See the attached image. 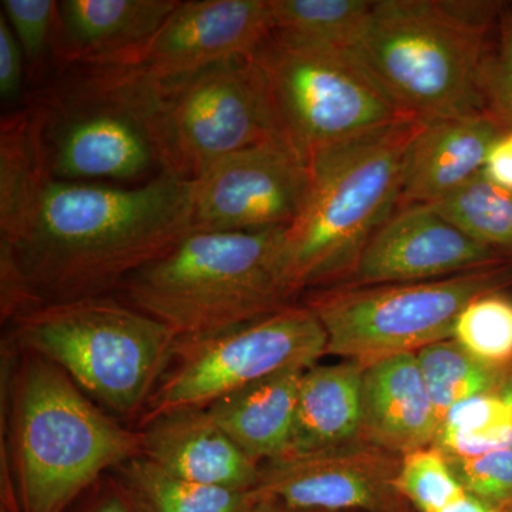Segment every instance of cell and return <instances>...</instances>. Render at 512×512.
Here are the masks:
<instances>
[{
	"label": "cell",
	"mask_w": 512,
	"mask_h": 512,
	"mask_svg": "<svg viewBox=\"0 0 512 512\" xmlns=\"http://www.w3.org/2000/svg\"><path fill=\"white\" fill-rule=\"evenodd\" d=\"M501 137L484 113L423 121L407 154L399 208L433 205L463 188Z\"/></svg>",
	"instance_id": "cell-18"
},
{
	"label": "cell",
	"mask_w": 512,
	"mask_h": 512,
	"mask_svg": "<svg viewBox=\"0 0 512 512\" xmlns=\"http://www.w3.org/2000/svg\"><path fill=\"white\" fill-rule=\"evenodd\" d=\"M440 512H500L478 500L470 493H464Z\"/></svg>",
	"instance_id": "cell-36"
},
{
	"label": "cell",
	"mask_w": 512,
	"mask_h": 512,
	"mask_svg": "<svg viewBox=\"0 0 512 512\" xmlns=\"http://www.w3.org/2000/svg\"><path fill=\"white\" fill-rule=\"evenodd\" d=\"M191 232L190 180L160 173L126 187L49 177L20 227L0 238L2 322L119 291Z\"/></svg>",
	"instance_id": "cell-1"
},
{
	"label": "cell",
	"mask_w": 512,
	"mask_h": 512,
	"mask_svg": "<svg viewBox=\"0 0 512 512\" xmlns=\"http://www.w3.org/2000/svg\"><path fill=\"white\" fill-rule=\"evenodd\" d=\"M308 185V163L284 137L229 154L191 180L192 232L289 228Z\"/></svg>",
	"instance_id": "cell-12"
},
{
	"label": "cell",
	"mask_w": 512,
	"mask_h": 512,
	"mask_svg": "<svg viewBox=\"0 0 512 512\" xmlns=\"http://www.w3.org/2000/svg\"><path fill=\"white\" fill-rule=\"evenodd\" d=\"M396 487L416 512H440L466 493L447 458L434 446L402 458Z\"/></svg>",
	"instance_id": "cell-30"
},
{
	"label": "cell",
	"mask_w": 512,
	"mask_h": 512,
	"mask_svg": "<svg viewBox=\"0 0 512 512\" xmlns=\"http://www.w3.org/2000/svg\"><path fill=\"white\" fill-rule=\"evenodd\" d=\"M504 512H512V507L508 508V510H505Z\"/></svg>",
	"instance_id": "cell-39"
},
{
	"label": "cell",
	"mask_w": 512,
	"mask_h": 512,
	"mask_svg": "<svg viewBox=\"0 0 512 512\" xmlns=\"http://www.w3.org/2000/svg\"><path fill=\"white\" fill-rule=\"evenodd\" d=\"M494 393L507 404L512 414V363L510 366L505 367L501 382Z\"/></svg>",
	"instance_id": "cell-37"
},
{
	"label": "cell",
	"mask_w": 512,
	"mask_h": 512,
	"mask_svg": "<svg viewBox=\"0 0 512 512\" xmlns=\"http://www.w3.org/2000/svg\"><path fill=\"white\" fill-rule=\"evenodd\" d=\"M274 32L278 35L348 50L362 32L370 0H269Z\"/></svg>",
	"instance_id": "cell-24"
},
{
	"label": "cell",
	"mask_w": 512,
	"mask_h": 512,
	"mask_svg": "<svg viewBox=\"0 0 512 512\" xmlns=\"http://www.w3.org/2000/svg\"><path fill=\"white\" fill-rule=\"evenodd\" d=\"M148 82L163 173L191 181L229 154L284 137L251 56Z\"/></svg>",
	"instance_id": "cell-10"
},
{
	"label": "cell",
	"mask_w": 512,
	"mask_h": 512,
	"mask_svg": "<svg viewBox=\"0 0 512 512\" xmlns=\"http://www.w3.org/2000/svg\"><path fill=\"white\" fill-rule=\"evenodd\" d=\"M503 3L379 0L346 50L406 116L481 113L478 73Z\"/></svg>",
	"instance_id": "cell-3"
},
{
	"label": "cell",
	"mask_w": 512,
	"mask_h": 512,
	"mask_svg": "<svg viewBox=\"0 0 512 512\" xmlns=\"http://www.w3.org/2000/svg\"><path fill=\"white\" fill-rule=\"evenodd\" d=\"M402 458L353 440L261 464L252 490L259 510L412 512L396 487Z\"/></svg>",
	"instance_id": "cell-13"
},
{
	"label": "cell",
	"mask_w": 512,
	"mask_h": 512,
	"mask_svg": "<svg viewBox=\"0 0 512 512\" xmlns=\"http://www.w3.org/2000/svg\"><path fill=\"white\" fill-rule=\"evenodd\" d=\"M430 207L467 237L512 261V190L490 183L480 173Z\"/></svg>",
	"instance_id": "cell-26"
},
{
	"label": "cell",
	"mask_w": 512,
	"mask_h": 512,
	"mask_svg": "<svg viewBox=\"0 0 512 512\" xmlns=\"http://www.w3.org/2000/svg\"><path fill=\"white\" fill-rule=\"evenodd\" d=\"M453 339L485 365L512 363V296L505 291L485 293L468 303L458 316Z\"/></svg>",
	"instance_id": "cell-28"
},
{
	"label": "cell",
	"mask_w": 512,
	"mask_h": 512,
	"mask_svg": "<svg viewBox=\"0 0 512 512\" xmlns=\"http://www.w3.org/2000/svg\"><path fill=\"white\" fill-rule=\"evenodd\" d=\"M67 512H141L116 471L101 477Z\"/></svg>",
	"instance_id": "cell-33"
},
{
	"label": "cell",
	"mask_w": 512,
	"mask_h": 512,
	"mask_svg": "<svg viewBox=\"0 0 512 512\" xmlns=\"http://www.w3.org/2000/svg\"><path fill=\"white\" fill-rule=\"evenodd\" d=\"M12 350L2 508L67 512L101 477L141 456L140 431L121 426L45 357Z\"/></svg>",
	"instance_id": "cell-2"
},
{
	"label": "cell",
	"mask_w": 512,
	"mask_h": 512,
	"mask_svg": "<svg viewBox=\"0 0 512 512\" xmlns=\"http://www.w3.org/2000/svg\"><path fill=\"white\" fill-rule=\"evenodd\" d=\"M446 458L467 493L500 512L512 507V447L480 457Z\"/></svg>",
	"instance_id": "cell-31"
},
{
	"label": "cell",
	"mask_w": 512,
	"mask_h": 512,
	"mask_svg": "<svg viewBox=\"0 0 512 512\" xmlns=\"http://www.w3.org/2000/svg\"><path fill=\"white\" fill-rule=\"evenodd\" d=\"M50 177L36 104L3 117L0 133V238L25 220L40 188Z\"/></svg>",
	"instance_id": "cell-22"
},
{
	"label": "cell",
	"mask_w": 512,
	"mask_h": 512,
	"mask_svg": "<svg viewBox=\"0 0 512 512\" xmlns=\"http://www.w3.org/2000/svg\"><path fill=\"white\" fill-rule=\"evenodd\" d=\"M512 289V261L434 281L332 286L306 292L308 306L328 338L326 356L369 366L377 360L453 339L458 316L485 293Z\"/></svg>",
	"instance_id": "cell-8"
},
{
	"label": "cell",
	"mask_w": 512,
	"mask_h": 512,
	"mask_svg": "<svg viewBox=\"0 0 512 512\" xmlns=\"http://www.w3.org/2000/svg\"><path fill=\"white\" fill-rule=\"evenodd\" d=\"M26 60L8 19L0 12V96L6 103L20 97Z\"/></svg>",
	"instance_id": "cell-34"
},
{
	"label": "cell",
	"mask_w": 512,
	"mask_h": 512,
	"mask_svg": "<svg viewBox=\"0 0 512 512\" xmlns=\"http://www.w3.org/2000/svg\"><path fill=\"white\" fill-rule=\"evenodd\" d=\"M366 366L353 360L303 372L288 454L328 450L359 439Z\"/></svg>",
	"instance_id": "cell-21"
},
{
	"label": "cell",
	"mask_w": 512,
	"mask_h": 512,
	"mask_svg": "<svg viewBox=\"0 0 512 512\" xmlns=\"http://www.w3.org/2000/svg\"><path fill=\"white\" fill-rule=\"evenodd\" d=\"M503 258L454 227L430 205L397 208L336 286L412 284L447 278ZM332 288V286H330Z\"/></svg>",
	"instance_id": "cell-15"
},
{
	"label": "cell",
	"mask_w": 512,
	"mask_h": 512,
	"mask_svg": "<svg viewBox=\"0 0 512 512\" xmlns=\"http://www.w3.org/2000/svg\"><path fill=\"white\" fill-rule=\"evenodd\" d=\"M258 512H325V511L259 510Z\"/></svg>",
	"instance_id": "cell-38"
},
{
	"label": "cell",
	"mask_w": 512,
	"mask_h": 512,
	"mask_svg": "<svg viewBox=\"0 0 512 512\" xmlns=\"http://www.w3.org/2000/svg\"><path fill=\"white\" fill-rule=\"evenodd\" d=\"M138 431L141 456L181 480L237 491H252L261 480V464L229 439L207 409L157 414L141 420Z\"/></svg>",
	"instance_id": "cell-17"
},
{
	"label": "cell",
	"mask_w": 512,
	"mask_h": 512,
	"mask_svg": "<svg viewBox=\"0 0 512 512\" xmlns=\"http://www.w3.org/2000/svg\"><path fill=\"white\" fill-rule=\"evenodd\" d=\"M36 100L47 171L73 183H130L158 171L148 79L134 67H70Z\"/></svg>",
	"instance_id": "cell-7"
},
{
	"label": "cell",
	"mask_w": 512,
	"mask_h": 512,
	"mask_svg": "<svg viewBox=\"0 0 512 512\" xmlns=\"http://www.w3.org/2000/svg\"><path fill=\"white\" fill-rule=\"evenodd\" d=\"M481 174L490 183L512 190V144L505 137H501L491 147L490 153L485 158Z\"/></svg>",
	"instance_id": "cell-35"
},
{
	"label": "cell",
	"mask_w": 512,
	"mask_h": 512,
	"mask_svg": "<svg viewBox=\"0 0 512 512\" xmlns=\"http://www.w3.org/2000/svg\"><path fill=\"white\" fill-rule=\"evenodd\" d=\"M439 419L416 353L366 366L359 439L404 457L436 441Z\"/></svg>",
	"instance_id": "cell-19"
},
{
	"label": "cell",
	"mask_w": 512,
	"mask_h": 512,
	"mask_svg": "<svg viewBox=\"0 0 512 512\" xmlns=\"http://www.w3.org/2000/svg\"><path fill=\"white\" fill-rule=\"evenodd\" d=\"M325 329L308 306L282 311L197 339H178L173 360L141 420L211 406L285 370H306L326 356Z\"/></svg>",
	"instance_id": "cell-11"
},
{
	"label": "cell",
	"mask_w": 512,
	"mask_h": 512,
	"mask_svg": "<svg viewBox=\"0 0 512 512\" xmlns=\"http://www.w3.org/2000/svg\"><path fill=\"white\" fill-rule=\"evenodd\" d=\"M57 3L55 0H2V13L15 33L30 77L37 76L46 56L53 53Z\"/></svg>",
	"instance_id": "cell-32"
},
{
	"label": "cell",
	"mask_w": 512,
	"mask_h": 512,
	"mask_svg": "<svg viewBox=\"0 0 512 512\" xmlns=\"http://www.w3.org/2000/svg\"><path fill=\"white\" fill-rule=\"evenodd\" d=\"M272 32L269 0H188L127 67L154 80L178 79L254 55Z\"/></svg>",
	"instance_id": "cell-14"
},
{
	"label": "cell",
	"mask_w": 512,
	"mask_h": 512,
	"mask_svg": "<svg viewBox=\"0 0 512 512\" xmlns=\"http://www.w3.org/2000/svg\"><path fill=\"white\" fill-rule=\"evenodd\" d=\"M9 325V348L45 357L117 419L146 412L178 342L160 320L109 295L47 303Z\"/></svg>",
	"instance_id": "cell-6"
},
{
	"label": "cell",
	"mask_w": 512,
	"mask_h": 512,
	"mask_svg": "<svg viewBox=\"0 0 512 512\" xmlns=\"http://www.w3.org/2000/svg\"><path fill=\"white\" fill-rule=\"evenodd\" d=\"M423 121L406 117L308 160V194L285 231L296 291L342 284L373 235L399 208L404 167Z\"/></svg>",
	"instance_id": "cell-5"
},
{
	"label": "cell",
	"mask_w": 512,
	"mask_h": 512,
	"mask_svg": "<svg viewBox=\"0 0 512 512\" xmlns=\"http://www.w3.org/2000/svg\"><path fill=\"white\" fill-rule=\"evenodd\" d=\"M0 512H9V511L3 510V508H2V511H0Z\"/></svg>",
	"instance_id": "cell-40"
},
{
	"label": "cell",
	"mask_w": 512,
	"mask_h": 512,
	"mask_svg": "<svg viewBox=\"0 0 512 512\" xmlns=\"http://www.w3.org/2000/svg\"><path fill=\"white\" fill-rule=\"evenodd\" d=\"M434 447L446 457L474 458L512 447V414L495 393L456 404L441 420Z\"/></svg>",
	"instance_id": "cell-27"
},
{
	"label": "cell",
	"mask_w": 512,
	"mask_h": 512,
	"mask_svg": "<svg viewBox=\"0 0 512 512\" xmlns=\"http://www.w3.org/2000/svg\"><path fill=\"white\" fill-rule=\"evenodd\" d=\"M251 59L282 136L306 163L319 151L409 117L346 50L272 32Z\"/></svg>",
	"instance_id": "cell-9"
},
{
	"label": "cell",
	"mask_w": 512,
	"mask_h": 512,
	"mask_svg": "<svg viewBox=\"0 0 512 512\" xmlns=\"http://www.w3.org/2000/svg\"><path fill=\"white\" fill-rule=\"evenodd\" d=\"M412 512H416V511L413 510Z\"/></svg>",
	"instance_id": "cell-41"
},
{
	"label": "cell",
	"mask_w": 512,
	"mask_h": 512,
	"mask_svg": "<svg viewBox=\"0 0 512 512\" xmlns=\"http://www.w3.org/2000/svg\"><path fill=\"white\" fill-rule=\"evenodd\" d=\"M286 228L191 232L128 276L119 292L138 311L197 339L237 328L293 305Z\"/></svg>",
	"instance_id": "cell-4"
},
{
	"label": "cell",
	"mask_w": 512,
	"mask_h": 512,
	"mask_svg": "<svg viewBox=\"0 0 512 512\" xmlns=\"http://www.w3.org/2000/svg\"><path fill=\"white\" fill-rule=\"evenodd\" d=\"M416 355L439 426L456 404L481 394L494 393L505 369L485 365L454 339L434 343Z\"/></svg>",
	"instance_id": "cell-25"
},
{
	"label": "cell",
	"mask_w": 512,
	"mask_h": 512,
	"mask_svg": "<svg viewBox=\"0 0 512 512\" xmlns=\"http://www.w3.org/2000/svg\"><path fill=\"white\" fill-rule=\"evenodd\" d=\"M478 96L481 113H484L503 136L512 133V5H504L480 73H478Z\"/></svg>",
	"instance_id": "cell-29"
},
{
	"label": "cell",
	"mask_w": 512,
	"mask_h": 512,
	"mask_svg": "<svg viewBox=\"0 0 512 512\" xmlns=\"http://www.w3.org/2000/svg\"><path fill=\"white\" fill-rule=\"evenodd\" d=\"M303 372L291 369L276 373L205 409L255 463L284 457L291 446Z\"/></svg>",
	"instance_id": "cell-20"
},
{
	"label": "cell",
	"mask_w": 512,
	"mask_h": 512,
	"mask_svg": "<svg viewBox=\"0 0 512 512\" xmlns=\"http://www.w3.org/2000/svg\"><path fill=\"white\" fill-rule=\"evenodd\" d=\"M141 512H258L252 491L181 480L143 456L116 468Z\"/></svg>",
	"instance_id": "cell-23"
},
{
	"label": "cell",
	"mask_w": 512,
	"mask_h": 512,
	"mask_svg": "<svg viewBox=\"0 0 512 512\" xmlns=\"http://www.w3.org/2000/svg\"><path fill=\"white\" fill-rule=\"evenodd\" d=\"M180 5L178 0H63L53 53L60 66L127 67Z\"/></svg>",
	"instance_id": "cell-16"
}]
</instances>
